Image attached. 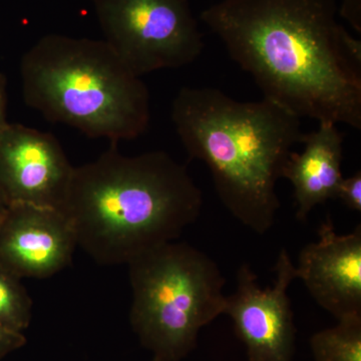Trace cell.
<instances>
[{"label":"cell","instance_id":"8fae6325","mask_svg":"<svg viewBox=\"0 0 361 361\" xmlns=\"http://www.w3.org/2000/svg\"><path fill=\"white\" fill-rule=\"evenodd\" d=\"M344 135L337 125L318 123L317 130L304 134L302 153L292 152L282 171L291 183L295 218L303 222L316 206L334 199L342 175Z\"/></svg>","mask_w":361,"mask_h":361},{"label":"cell","instance_id":"6da1fadb","mask_svg":"<svg viewBox=\"0 0 361 361\" xmlns=\"http://www.w3.org/2000/svg\"><path fill=\"white\" fill-rule=\"evenodd\" d=\"M337 13V0H221L200 18L264 99L360 130L361 42Z\"/></svg>","mask_w":361,"mask_h":361},{"label":"cell","instance_id":"4fadbf2b","mask_svg":"<svg viewBox=\"0 0 361 361\" xmlns=\"http://www.w3.org/2000/svg\"><path fill=\"white\" fill-rule=\"evenodd\" d=\"M33 302L20 278L0 266V323L23 332L32 319Z\"/></svg>","mask_w":361,"mask_h":361},{"label":"cell","instance_id":"277c9868","mask_svg":"<svg viewBox=\"0 0 361 361\" xmlns=\"http://www.w3.org/2000/svg\"><path fill=\"white\" fill-rule=\"evenodd\" d=\"M26 106L111 145L148 129V87L104 39L44 35L20 61Z\"/></svg>","mask_w":361,"mask_h":361},{"label":"cell","instance_id":"52a82bcc","mask_svg":"<svg viewBox=\"0 0 361 361\" xmlns=\"http://www.w3.org/2000/svg\"><path fill=\"white\" fill-rule=\"evenodd\" d=\"M272 286H259L248 263L240 266L236 289L226 295L224 314L231 318L235 334L245 345L248 361H293L296 327L288 289L297 279L295 265L281 249L274 266Z\"/></svg>","mask_w":361,"mask_h":361},{"label":"cell","instance_id":"30bf717a","mask_svg":"<svg viewBox=\"0 0 361 361\" xmlns=\"http://www.w3.org/2000/svg\"><path fill=\"white\" fill-rule=\"evenodd\" d=\"M295 269L313 300L336 320L361 316L360 225L341 235L329 216L317 241L301 249Z\"/></svg>","mask_w":361,"mask_h":361},{"label":"cell","instance_id":"3957f363","mask_svg":"<svg viewBox=\"0 0 361 361\" xmlns=\"http://www.w3.org/2000/svg\"><path fill=\"white\" fill-rule=\"evenodd\" d=\"M171 116L188 155L210 171L228 212L256 234L269 231L280 209L277 182L303 139L301 118L264 97L237 101L214 87L180 89Z\"/></svg>","mask_w":361,"mask_h":361},{"label":"cell","instance_id":"d6986e66","mask_svg":"<svg viewBox=\"0 0 361 361\" xmlns=\"http://www.w3.org/2000/svg\"><path fill=\"white\" fill-rule=\"evenodd\" d=\"M149 361H151V360H149Z\"/></svg>","mask_w":361,"mask_h":361},{"label":"cell","instance_id":"9c48e42d","mask_svg":"<svg viewBox=\"0 0 361 361\" xmlns=\"http://www.w3.org/2000/svg\"><path fill=\"white\" fill-rule=\"evenodd\" d=\"M77 247L61 209L9 204L0 222V266L20 279L58 274L71 264Z\"/></svg>","mask_w":361,"mask_h":361},{"label":"cell","instance_id":"2e32d148","mask_svg":"<svg viewBox=\"0 0 361 361\" xmlns=\"http://www.w3.org/2000/svg\"><path fill=\"white\" fill-rule=\"evenodd\" d=\"M338 13L353 30L361 32V0H341Z\"/></svg>","mask_w":361,"mask_h":361},{"label":"cell","instance_id":"7c38bea8","mask_svg":"<svg viewBox=\"0 0 361 361\" xmlns=\"http://www.w3.org/2000/svg\"><path fill=\"white\" fill-rule=\"evenodd\" d=\"M314 361H361V316L337 320L310 337Z\"/></svg>","mask_w":361,"mask_h":361},{"label":"cell","instance_id":"ba28073f","mask_svg":"<svg viewBox=\"0 0 361 361\" xmlns=\"http://www.w3.org/2000/svg\"><path fill=\"white\" fill-rule=\"evenodd\" d=\"M73 170L54 135L20 123L0 130V190L8 205L63 210Z\"/></svg>","mask_w":361,"mask_h":361},{"label":"cell","instance_id":"e0dca14e","mask_svg":"<svg viewBox=\"0 0 361 361\" xmlns=\"http://www.w3.org/2000/svg\"><path fill=\"white\" fill-rule=\"evenodd\" d=\"M6 78L0 73V130L8 123L7 121V92Z\"/></svg>","mask_w":361,"mask_h":361},{"label":"cell","instance_id":"ac0fdd59","mask_svg":"<svg viewBox=\"0 0 361 361\" xmlns=\"http://www.w3.org/2000/svg\"><path fill=\"white\" fill-rule=\"evenodd\" d=\"M7 207H8V203H7L6 197H4V193L0 190V222H1L4 214L6 212Z\"/></svg>","mask_w":361,"mask_h":361},{"label":"cell","instance_id":"8992f818","mask_svg":"<svg viewBox=\"0 0 361 361\" xmlns=\"http://www.w3.org/2000/svg\"><path fill=\"white\" fill-rule=\"evenodd\" d=\"M106 44L134 75L182 68L204 49L189 0H94Z\"/></svg>","mask_w":361,"mask_h":361},{"label":"cell","instance_id":"5b68a950","mask_svg":"<svg viewBox=\"0 0 361 361\" xmlns=\"http://www.w3.org/2000/svg\"><path fill=\"white\" fill-rule=\"evenodd\" d=\"M130 324L151 361H182L200 331L224 314L226 279L210 256L186 242L145 251L128 263Z\"/></svg>","mask_w":361,"mask_h":361},{"label":"cell","instance_id":"5bb4252c","mask_svg":"<svg viewBox=\"0 0 361 361\" xmlns=\"http://www.w3.org/2000/svg\"><path fill=\"white\" fill-rule=\"evenodd\" d=\"M348 210L361 212V172L342 178L337 186L336 197Z\"/></svg>","mask_w":361,"mask_h":361},{"label":"cell","instance_id":"7a4b0ae2","mask_svg":"<svg viewBox=\"0 0 361 361\" xmlns=\"http://www.w3.org/2000/svg\"><path fill=\"white\" fill-rule=\"evenodd\" d=\"M202 207L200 188L168 153L126 156L111 145L75 167L63 211L78 247L97 264L113 266L179 239Z\"/></svg>","mask_w":361,"mask_h":361},{"label":"cell","instance_id":"9a60e30c","mask_svg":"<svg viewBox=\"0 0 361 361\" xmlns=\"http://www.w3.org/2000/svg\"><path fill=\"white\" fill-rule=\"evenodd\" d=\"M25 343L23 332L16 331L0 323V358L23 348Z\"/></svg>","mask_w":361,"mask_h":361}]
</instances>
